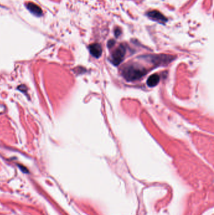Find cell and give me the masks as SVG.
<instances>
[{
  "mask_svg": "<svg viewBox=\"0 0 214 215\" xmlns=\"http://www.w3.org/2000/svg\"><path fill=\"white\" fill-rule=\"evenodd\" d=\"M147 73L146 70L139 65L128 64L123 68L122 75L128 81H136L144 76Z\"/></svg>",
  "mask_w": 214,
  "mask_h": 215,
  "instance_id": "cell-1",
  "label": "cell"
},
{
  "mask_svg": "<svg viewBox=\"0 0 214 215\" xmlns=\"http://www.w3.org/2000/svg\"><path fill=\"white\" fill-rule=\"evenodd\" d=\"M126 47L123 45H120L112 54L111 61L115 66H118L124 60L126 54Z\"/></svg>",
  "mask_w": 214,
  "mask_h": 215,
  "instance_id": "cell-2",
  "label": "cell"
},
{
  "mask_svg": "<svg viewBox=\"0 0 214 215\" xmlns=\"http://www.w3.org/2000/svg\"><path fill=\"white\" fill-rule=\"evenodd\" d=\"M151 61L152 63L156 65H163L169 63L173 60V57L172 56L166 55H153L151 58Z\"/></svg>",
  "mask_w": 214,
  "mask_h": 215,
  "instance_id": "cell-3",
  "label": "cell"
},
{
  "mask_svg": "<svg viewBox=\"0 0 214 215\" xmlns=\"http://www.w3.org/2000/svg\"><path fill=\"white\" fill-rule=\"evenodd\" d=\"M147 15L151 20L158 22L165 23L167 22V18L164 15H163L160 12L156 10L149 12L147 13Z\"/></svg>",
  "mask_w": 214,
  "mask_h": 215,
  "instance_id": "cell-4",
  "label": "cell"
},
{
  "mask_svg": "<svg viewBox=\"0 0 214 215\" xmlns=\"http://www.w3.org/2000/svg\"><path fill=\"white\" fill-rule=\"evenodd\" d=\"M89 50L91 55L95 58H99L102 53L101 45L97 43L91 44L89 46Z\"/></svg>",
  "mask_w": 214,
  "mask_h": 215,
  "instance_id": "cell-5",
  "label": "cell"
},
{
  "mask_svg": "<svg viewBox=\"0 0 214 215\" xmlns=\"http://www.w3.org/2000/svg\"><path fill=\"white\" fill-rule=\"evenodd\" d=\"M27 9L33 15L40 17L42 15V9L37 5H35L33 3H28L27 5Z\"/></svg>",
  "mask_w": 214,
  "mask_h": 215,
  "instance_id": "cell-6",
  "label": "cell"
},
{
  "mask_svg": "<svg viewBox=\"0 0 214 215\" xmlns=\"http://www.w3.org/2000/svg\"><path fill=\"white\" fill-rule=\"evenodd\" d=\"M160 81V76L157 74H152L149 77V78L147 79V85L149 87H154L156 86Z\"/></svg>",
  "mask_w": 214,
  "mask_h": 215,
  "instance_id": "cell-7",
  "label": "cell"
},
{
  "mask_svg": "<svg viewBox=\"0 0 214 215\" xmlns=\"http://www.w3.org/2000/svg\"><path fill=\"white\" fill-rule=\"evenodd\" d=\"M115 40H110V41L108 42V47H109V48H111V47L115 45Z\"/></svg>",
  "mask_w": 214,
  "mask_h": 215,
  "instance_id": "cell-8",
  "label": "cell"
},
{
  "mask_svg": "<svg viewBox=\"0 0 214 215\" xmlns=\"http://www.w3.org/2000/svg\"><path fill=\"white\" fill-rule=\"evenodd\" d=\"M121 30L120 29H116L115 30V35H116V37L120 36L121 35Z\"/></svg>",
  "mask_w": 214,
  "mask_h": 215,
  "instance_id": "cell-9",
  "label": "cell"
}]
</instances>
